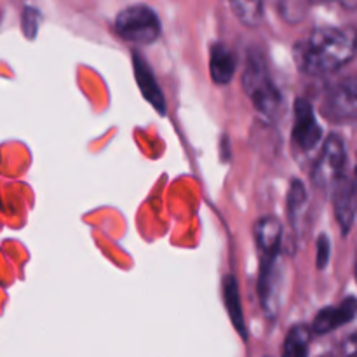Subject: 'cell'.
<instances>
[{"mask_svg":"<svg viewBox=\"0 0 357 357\" xmlns=\"http://www.w3.org/2000/svg\"><path fill=\"white\" fill-rule=\"evenodd\" d=\"M357 52L354 26L323 24L310 30L293 47V58L300 72L321 77L333 73L351 63Z\"/></svg>","mask_w":357,"mask_h":357,"instance_id":"6da1fadb","label":"cell"},{"mask_svg":"<svg viewBox=\"0 0 357 357\" xmlns=\"http://www.w3.org/2000/svg\"><path fill=\"white\" fill-rule=\"evenodd\" d=\"M243 89L255 110L264 119L274 121L281 114L282 93L275 86L264 56L258 51H250L243 72Z\"/></svg>","mask_w":357,"mask_h":357,"instance_id":"7a4b0ae2","label":"cell"},{"mask_svg":"<svg viewBox=\"0 0 357 357\" xmlns=\"http://www.w3.org/2000/svg\"><path fill=\"white\" fill-rule=\"evenodd\" d=\"M114 30L124 40L139 45H150L159 38L160 20L152 7L145 3H135L117 14Z\"/></svg>","mask_w":357,"mask_h":357,"instance_id":"3957f363","label":"cell"},{"mask_svg":"<svg viewBox=\"0 0 357 357\" xmlns=\"http://www.w3.org/2000/svg\"><path fill=\"white\" fill-rule=\"evenodd\" d=\"M347 162V150L340 135H330L323 143L319 157L312 167V183L317 188H333L344 178V167Z\"/></svg>","mask_w":357,"mask_h":357,"instance_id":"277c9868","label":"cell"},{"mask_svg":"<svg viewBox=\"0 0 357 357\" xmlns=\"http://www.w3.org/2000/svg\"><path fill=\"white\" fill-rule=\"evenodd\" d=\"M282 284H284V268H282L281 257L260 260L258 296H260L261 309L268 319H274L281 309Z\"/></svg>","mask_w":357,"mask_h":357,"instance_id":"5b68a950","label":"cell"},{"mask_svg":"<svg viewBox=\"0 0 357 357\" xmlns=\"http://www.w3.org/2000/svg\"><path fill=\"white\" fill-rule=\"evenodd\" d=\"M321 139H323V128L317 122L312 103L305 98H298L295 101V114H293V145L302 152H312L321 145Z\"/></svg>","mask_w":357,"mask_h":357,"instance_id":"8992f818","label":"cell"},{"mask_svg":"<svg viewBox=\"0 0 357 357\" xmlns=\"http://www.w3.org/2000/svg\"><path fill=\"white\" fill-rule=\"evenodd\" d=\"M324 114L331 121H357V75L331 89L324 105Z\"/></svg>","mask_w":357,"mask_h":357,"instance_id":"52a82bcc","label":"cell"},{"mask_svg":"<svg viewBox=\"0 0 357 357\" xmlns=\"http://www.w3.org/2000/svg\"><path fill=\"white\" fill-rule=\"evenodd\" d=\"M357 316V298L347 296L337 305H328L316 314L312 321V333L328 335L351 323Z\"/></svg>","mask_w":357,"mask_h":357,"instance_id":"ba28073f","label":"cell"},{"mask_svg":"<svg viewBox=\"0 0 357 357\" xmlns=\"http://www.w3.org/2000/svg\"><path fill=\"white\" fill-rule=\"evenodd\" d=\"M333 211L342 234L347 236L354 225L357 213V187L354 180L342 178L333 187Z\"/></svg>","mask_w":357,"mask_h":357,"instance_id":"9c48e42d","label":"cell"},{"mask_svg":"<svg viewBox=\"0 0 357 357\" xmlns=\"http://www.w3.org/2000/svg\"><path fill=\"white\" fill-rule=\"evenodd\" d=\"M132 68H135L136 82H138V89L142 91L143 98H145L160 115L166 114V98H164V93L162 89H160L159 82H157L155 73H153L149 61H146L138 51H132Z\"/></svg>","mask_w":357,"mask_h":357,"instance_id":"30bf717a","label":"cell"},{"mask_svg":"<svg viewBox=\"0 0 357 357\" xmlns=\"http://www.w3.org/2000/svg\"><path fill=\"white\" fill-rule=\"evenodd\" d=\"M253 234L260 260H271V258L281 257L282 225L275 216H261L255 223Z\"/></svg>","mask_w":357,"mask_h":357,"instance_id":"8fae6325","label":"cell"},{"mask_svg":"<svg viewBox=\"0 0 357 357\" xmlns=\"http://www.w3.org/2000/svg\"><path fill=\"white\" fill-rule=\"evenodd\" d=\"M237 70V58L225 42H215L209 47V73L216 86L232 82Z\"/></svg>","mask_w":357,"mask_h":357,"instance_id":"7c38bea8","label":"cell"},{"mask_svg":"<svg viewBox=\"0 0 357 357\" xmlns=\"http://www.w3.org/2000/svg\"><path fill=\"white\" fill-rule=\"evenodd\" d=\"M223 302L227 305V312H229L230 319H232L234 328L239 331L241 337L246 340L248 330L244 324V314H243V303H241V293L237 279L232 274L225 275L223 279Z\"/></svg>","mask_w":357,"mask_h":357,"instance_id":"4fadbf2b","label":"cell"},{"mask_svg":"<svg viewBox=\"0 0 357 357\" xmlns=\"http://www.w3.org/2000/svg\"><path fill=\"white\" fill-rule=\"evenodd\" d=\"M307 202H309V197H307L305 185L300 180H291L288 190V197H286V213H288L289 225L295 230L296 236H300V225H302V218L305 215Z\"/></svg>","mask_w":357,"mask_h":357,"instance_id":"5bb4252c","label":"cell"},{"mask_svg":"<svg viewBox=\"0 0 357 357\" xmlns=\"http://www.w3.org/2000/svg\"><path fill=\"white\" fill-rule=\"evenodd\" d=\"M310 337H312V328L307 324L300 323L289 328L282 344L281 357H309Z\"/></svg>","mask_w":357,"mask_h":357,"instance_id":"9a60e30c","label":"cell"},{"mask_svg":"<svg viewBox=\"0 0 357 357\" xmlns=\"http://www.w3.org/2000/svg\"><path fill=\"white\" fill-rule=\"evenodd\" d=\"M237 20L253 28L264 21V3L261 2H232L230 3Z\"/></svg>","mask_w":357,"mask_h":357,"instance_id":"2e32d148","label":"cell"},{"mask_svg":"<svg viewBox=\"0 0 357 357\" xmlns=\"http://www.w3.org/2000/svg\"><path fill=\"white\" fill-rule=\"evenodd\" d=\"M40 21H42V14L37 7L33 6H26L23 9V14H21V28H23V33L24 37L35 38L37 35L38 26H40Z\"/></svg>","mask_w":357,"mask_h":357,"instance_id":"e0dca14e","label":"cell"},{"mask_svg":"<svg viewBox=\"0 0 357 357\" xmlns=\"http://www.w3.org/2000/svg\"><path fill=\"white\" fill-rule=\"evenodd\" d=\"M278 9L288 23H298L300 20H303L309 6L303 2H281L278 6Z\"/></svg>","mask_w":357,"mask_h":357,"instance_id":"ac0fdd59","label":"cell"},{"mask_svg":"<svg viewBox=\"0 0 357 357\" xmlns=\"http://www.w3.org/2000/svg\"><path fill=\"white\" fill-rule=\"evenodd\" d=\"M330 239L326 236H319L317 239V268H324L330 260Z\"/></svg>","mask_w":357,"mask_h":357,"instance_id":"d6986e66","label":"cell"},{"mask_svg":"<svg viewBox=\"0 0 357 357\" xmlns=\"http://www.w3.org/2000/svg\"><path fill=\"white\" fill-rule=\"evenodd\" d=\"M342 357H357V331L342 342Z\"/></svg>","mask_w":357,"mask_h":357,"instance_id":"ffe728a7","label":"cell"},{"mask_svg":"<svg viewBox=\"0 0 357 357\" xmlns=\"http://www.w3.org/2000/svg\"><path fill=\"white\" fill-rule=\"evenodd\" d=\"M354 278H356V282H357V258H356V267H354Z\"/></svg>","mask_w":357,"mask_h":357,"instance_id":"44dd1931","label":"cell"},{"mask_svg":"<svg viewBox=\"0 0 357 357\" xmlns=\"http://www.w3.org/2000/svg\"><path fill=\"white\" fill-rule=\"evenodd\" d=\"M323 357H331V356H330V354H326V356H323Z\"/></svg>","mask_w":357,"mask_h":357,"instance_id":"7402d4cb","label":"cell"}]
</instances>
